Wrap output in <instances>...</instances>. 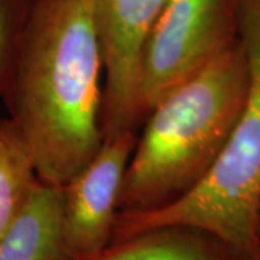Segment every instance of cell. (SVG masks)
I'll return each instance as SVG.
<instances>
[{
  "label": "cell",
  "mask_w": 260,
  "mask_h": 260,
  "mask_svg": "<svg viewBox=\"0 0 260 260\" xmlns=\"http://www.w3.org/2000/svg\"><path fill=\"white\" fill-rule=\"evenodd\" d=\"M3 102L38 178L64 186L104 143V56L88 0H32Z\"/></svg>",
  "instance_id": "cell-1"
},
{
  "label": "cell",
  "mask_w": 260,
  "mask_h": 260,
  "mask_svg": "<svg viewBox=\"0 0 260 260\" xmlns=\"http://www.w3.org/2000/svg\"><path fill=\"white\" fill-rule=\"evenodd\" d=\"M249 88L240 38L169 90L145 116L121 186L119 213H148L185 197L227 146Z\"/></svg>",
  "instance_id": "cell-2"
},
{
  "label": "cell",
  "mask_w": 260,
  "mask_h": 260,
  "mask_svg": "<svg viewBox=\"0 0 260 260\" xmlns=\"http://www.w3.org/2000/svg\"><path fill=\"white\" fill-rule=\"evenodd\" d=\"M239 38L247 56L249 88L221 156L204 181L175 203L148 213L117 214L112 243L149 229L186 225L247 257L260 249V0H240Z\"/></svg>",
  "instance_id": "cell-3"
},
{
  "label": "cell",
  "mask_w": 260,
  "mask_h": 260,
  "mask_svg": "<svg viewBox=\"0 0 260 260\" xmlns=\"http://www.w3.org/2000/svg\"><path fill=\"white\" fill-rule=\"evenodd\" d=\"M240 0H168L142 48L138 103L142 121L165 95L239 39Z\"/></svg>",
  "instance_id": "cell-4"
},
{
  "label": "cell",
  "mask_w": 260,
  "mask_h": 260,
  "mask_svg": "<svg viewBox=\"0 0 260 260\" xmlns=\"http://www.w3.org/2000/svg\"><path fill=\"white\" fill-rule=\"evenodd\" d=\"M104 56V140L138 132V71L145 39L168 0H88Z\"/></svg>",
  "instance_id": "cell-5"
},
{
  "label": "cell",
  "mask_w": 260,
  "mask_h": 260,
  "mask_svg": "<svg viewBox=\"0 0 260 260\" xmlns=\"http://www.w3.org/2000/svg\"><path fill=\"white\" fill-rule=\"evenodd\" d=\"M136 139L138 132H126L104 140L93 159L62 186V232L70 260H93L110 246Z\"/></svg>",
  "instance_id": "cell-6"
},
{
  "label": "cell",
  "mask_w": 260,
  "mask_h": 260,
  "mask_svg": "<svg viewBox=\"0 0 260 260\" xmlns=\"http://www.w3.org/2000/svg\"><path fill=\"white\" fill-rule=\"evenodd\" d=\"M0 260H70L62 232V186L38 178L28 201L0 237Z\"/></svg>",
  "instance_id": "cell-7"
},
{
  "label": "cell",
  "mask_w": 260,
  "mask_h": 260,
  "mask_svg": "<svg viewBox=\"0 0 260 260\" xmlns=\"http://www.w3.org/2000/svg\"><path fill=\"white\" fill-rule=\"evenodd\" d=\"M210 233L186 225L149 229L113 242L93 260H249Z\"/></svg>",
  "instance_id": "cell-8"
},
{
  "label": "cell",
  "mask_w": 260,
  "mask_h": 260,
  "mask_svg": "<svg viewBox=\"0 0 260 260\" xmlns=\"http://www.w3.org/2000/svg\"><path fill=\"white\" fill-rule=\"evenodd\" d=\"M28 146L9 117L0 119V237L18 217L37 184Z\"/></svg>",
  "instance_id": "cell-9"
},
{
  "label": "cell",
  "mask_w": 260,
  "mask_h": 260,
  "mask_svg": "<svg viewBox=\"0 0 260 260\" xmlns=\"http://www.w3.org/2000/svg\"><path fill=\"white\" fill-rule=\"evenodd\" d=\"M32 0H0V100L13 74Z\"/></svg>",
  "instance_id": "cell-10"
},
{
  "label": "cell",
  "mask_w": 260,
  "mask_h": 260,
  "mask_svg": "<svg viewBox=\"0 0 260 260\" xmlns=\"http://www.w3.org/2000/svg\"><path fill=\"white\" fill-rule=\"evenodd\" d=\"M249 260H260V249L257 250V253H254V254H253V256H251Z\"/></svg>",
  "instance_id": "cell-11"
},
{
  "label": "cell",
  "mask_w": 260,
  "mask_h": 260,
  "mask_svg": "<svg viewBox=\"0 0 260 260\" xmlns=\"http://www.w3.org/2000/svg\"><path fill=\"white\" fill-rule=\"evenodd\" d=\"M259 243H260V214H259Z\"/></svg>",
  "instance_id": "cell-12"
}]
</instances>
